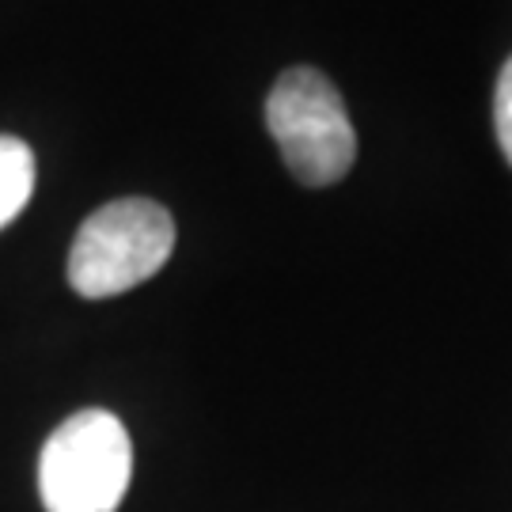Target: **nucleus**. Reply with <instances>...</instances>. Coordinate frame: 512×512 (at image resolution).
Returning a JSON list of instances; mask_svg holds the SVG:
<instances>
[{"mask_svg": "<svg viewBox=\"0 0 512 512\" xmlns=\"http://www.w3.org/2000/svg\"><path fill=\"white\" fill-rule=\"evenodd\" d=\"M175 251V220L148 198H122L80 224L69 251V285L88 300L137 289Z\"/></svg>", "mask_w": 512, "mask_h": 512, "instance_id": "f257e3e1", "label": "nucleus"}, {"mask_svg": "<svg viewBox=\"0 0 512 512\" xmlns=\"http://www.w3.org/2000/svg\"><path fill=\"white\" fill-rule=\"evenodd\" d=\"M133 475L126 425L107 410H80L57 425L38 459L46 512H118Z\"/></svg>", "mask_w": 512, "mask_h": 512, "instance_id": "f03ea898", "label": "nucleus"}, {"mask_svg": "<svg viewBox=\"0 0 512 512\" xmlns=\"http://www.w3.org/2000/svg\"><path fill=\"white\" fill-rule=\"evenodd\" d=\"M266 126L296 183L330 186L353 167L357 133L338 88L319 69L300 65L281 73L266 99Z\"/></svg>", "mask_w": 512, "mask_h": 512, "instance_id": "7ed1b4c3", "label": "nucleus"}, {"mask_svg": "<svg viewBox=\"0 0 512 512\" xmlns=\"http://www.w3.org/2000/svg\"><path fill=\"white\" fill-rule=\"evenodd\" d=\"M31 190H35V152L27 148V141L0 133V228H8L27 209Z\"/></svg>", "mask_w": 512, "mask_h": 512, "instance_id": "20e7f679", "label": "nucleus"}, {"mask_svg": "<svg viewBox=\"0 0 512 512\" xmlns=\"http://www.w3.org/2000/svg\"><path fill=\"white\" fill-rule=\"evenodd\" d=\"M494 126H497V145L505 152V160L512 164V57L501 65L494 92Z\"/></svg>", "mask_w": 512, "mask_h": 512, "instance_id": "39448f33", "label": "nucleus"}]
</instances>
